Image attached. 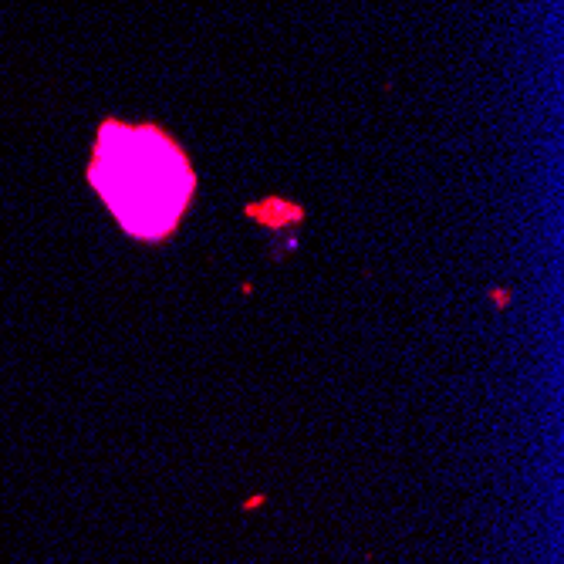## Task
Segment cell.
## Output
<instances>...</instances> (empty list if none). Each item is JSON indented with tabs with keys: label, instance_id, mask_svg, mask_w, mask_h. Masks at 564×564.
Here are the masks:
<instances>
[{
	"label": "cell",
	"instance_id": "obj_1",
	"mask_svg": "<svg viewBox=\"0 0 564 564\" xmlns=\"http://www.w3.org/2000/svg\"><path fill=\"white\" fill-rule=\"evenodd\" d=\"M88 183L125 234L139 240L173 234L196 190L190 159L169 132L115 119L98 129Z\"/></svg>",
	"mask_w": 564,
	"mask_h": 564
}]
</instances>
